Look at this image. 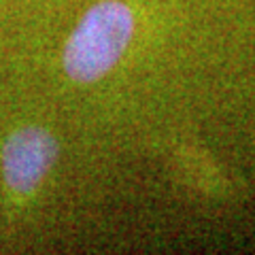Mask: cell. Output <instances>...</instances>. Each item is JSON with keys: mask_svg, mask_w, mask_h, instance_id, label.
Masks as SVG:
<instances>
[{"mask_svg": "<svg viewBox=\"0 0 255 255\" xmlns=\"http://www.w3.org/2000/svg\"><path fill=\"white\" fill-rule=\"evenodd\" d=\"M134 32L132 11L119 0H102L83 15L64 49V70L79 83L105 77L128 49Z\"/></svg>", "mask_w": 255, "mask_h": 255, "instance_id": "obj_1", "label": "cell"}, {"mask_svg": "<svg viewBox=\"0 0 255 255\" xmlns=\"http://www.w3.org/2000/svg\"><path fill=\"white\" fill-rule=\"evenodd\" d=\"M58 157V142L43 128H21L4 140L2 172L15 194H32Z\"/></svg>", "mask_w": 255, "mask_h": 255, "instance_id": "obj_2", "label": "cell"}]
</instances>
